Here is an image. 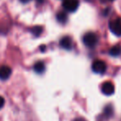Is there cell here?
<instances>
[{
  "label": "cell",
  "instance_id": "cell-1",
  "mask_svg": "<svg viewBox=\"0 0 121 121\" xmlns=\"http://www.w3.org/2000/svg\"><path fill=\"white\" fill-rule=\"evenodd\" d=\"M99 42V37L95 32H87L83 37V42L89 48H94Z\"/></svg>",
  "mask_w": 121,
  "mask_h": 121
},
{
  "label": "cell",
  "instance_id": "cell-2",
  "mask_svg": "<svg viewBox=\"0 0 121 121\" xmlns=\"http://www.w3.org/2000/svg\"><path fill=\"white\" fill-rule=\"evenodd\" d=\"M109 27L113 34L117 37L121 36V18H116L111 20L109 23Z\"/></svg>",
  "mask_w": 121,
  "mask_h": 121
},
{
  "label": "cell",
  "instance_id": "cell-3",
  "mask_svg": "<svg viewBox=\"0 0 121 121\" xmlns=\"http://www.w3.org/2000/svg\"><path fill=\"white\" fill-rule=\"evenodd\" d=\"M62 6L66 11L73 13L79 7V0H63Z\"/></svg>",
  "mask_w": 121,
  "mask_h": 121
},
{
  "label": "cell",
  "instance_id": "cell-4",
  "mask_svg": "<svg viewBox=\"0 0 121 121\" xmlns=\"http://www.w3.org/2000/svg\"><path fill=\"white\" fill-rule=\"evenodd\" d=\"M92 71L95 73L97 74H103L107 69V66H106L105 62L100 60H96L92 63Z\"/></svg>",
  "mask_w": 121,
  "mask_h": 121
},
{
  "label": "cell",
  "instance_id": "cell-5",
  "mask_svg": "<svg viewBox=\"0 0 121 121\" xmlns=\"http://www.w3.org/2000/svg\"><path fill=\"white\" fill-rule=\"evenodd\" d=\"M101 92L105 95H111L114 93V86L110 81H105L101 86Z\"/></svg>",
  "mask_w": 121,
  "mask_h": 121
},
{
  "label": "cell",
  "instance_id": "cell-6",
  "mask_svg": "<svg viewBox=\"0 0 121 121\" xmlns=\"http://www.w3.org/2000/svg\"><path fill=\"white\" fill-rule=\"evenodd\" d=\"M60 46L61 48L65 49V50H71L73 47V42L71 37H67V36L62 37L60 41Z\"/></svg>",
  "mask_w": 121,
  "mask_h": 121
},
{
  "label": "cell",
  "instance_id": "cell-7",
  "mask_svg": "<svg viewBox=\"0 0 121 121\" xmlns=\"http://www.w3.org/2000/svg\"><path fill=\"white\" fill-rule=\"evenodd\" d=\"M12 75V69L8 66H0V80L6 81Z\"/></svg>",
  "mask_w": 121,
  "mask_h": 121
},
{
  "label": "cell",
  "instance_id": "cell-8",
  "mask_svg": "<svg viewBox=\"0 0 121 121\" xmlns=\"http://www.w3.org/2000/svg\"><path fill=\"white\" fill-rule=\"evenodd\" d=\"M45 69H46L45 64H44V62L42 61V60L37 61L33 66V70L37 74H42L45 71Z\"/></svg>",
  "mask_w": 121,
  "mask_h": 121
},
{
  "label": "cell",
  "instance_id": "cell-9",
  "mask_svg": "<svg viewBox=\"0 0 121 121\" xmlns=\"http://www.w3.org/2000/svg\"><path fill=\"white\" fill-rule=\"evenodd\" d=\"M56 19L59 22L65 24L67 22V15H66V13H65L63 12H59L56 14Z\"/></svg>",
  "mask_w": 121,
  "mask_h": 121
},
{
  "label": "cell",
  "instance_id": "cell-10",
  "mask_svg": "<svg viewBox=\"0 0 121 121\" xmlns=\"http://www.w3.org/2000/svg\"><path fill=\"white\" fill-rule=\"evenodd\" d=\"M42 31H43V28L42 26H34L32 28H31V32L35 37H39L42 33Z\"/></svg>",
  "mask_w": 121,
  "mask_h": 121
},
{
  "label": "cell",
  "instance_id": "cell-11",
  "mask_svg": "<svg viewBox=\"0 0 121 121\" xmlns=\"http://www.w3.org/2000/svg\"><path fill=\"white\" fill-rule=\"evenodd\" d=\"M121 52V47L119 45L114 46L112 48L109 50V54L113 56H118Z\"/></svg>",
  "mask_w": 121,
  "mask_h": 121
},
{
  "label": "cell",
  "instance_id": "cell-12",
  "mask_svg": "<svg viewBox=\"0 0 121 121\" xmlns=\"http://www.w3.org/2000/svg\"><path fill=\"white\" fill-rule=\"evenodd\" d=\"M104 115H106L107 117H111L113 114V108L111 105H107L104 108Z\"/></svg>",
  "mask_w": 121,
  "mask_h": 121
},
{
  "label": "cell",
  "instance_id": "cell-13",
  "mask_svg": "<svg viewBox=\"0 0 121 121\" xmlns=\"http://www.w3.org/2000/svg\"><path fill=\"white\" fill-rule=\"evenodd\" d=\"M4 104H5V100H4V97L0 96V109H2V108L4 107Z\"/></svg>",
  "mask_w": 121,
  "mask_h": 121
},
{
  "label": "cell",
  "instance_id": "cell-14",
  "mask_svg": "<svg viewBox=\"0 0 121 121\" xmlns=\"http://www.w3.org/2000/svg\"><path fill=\"white\" fill-rule=\"evenodd\" d=\"M73 121H86V120L84 118H76V119H75Z\"/></svg>",
  "mask_w": 121,
  "mask_h": 121
},
{
  "label": "cell",
  "instance_id": "cell-15",
  "mask_svg": "<svg viewBox=\"0 0 121 121\" xmlns=\"http://www.w3.org/2000/svg\"><path fill=\"white\" fill-rule=\"evenodd\" d=\"M40 50L42 51V52H44L46 51V47H45L44 45H42V46L40 47Z\"/></svg>",
  "mask_w": 121,
  "mask_h": 121
},
{
  "label": "cell",
  "instance_id": "cell-16",
  "mask_svg": "<svg viewBox=\"0 0 121 121\" xmlns=\"http://www.w3.org/2000/svg\"><path fill=\"white\" fill-rule=\"evenodd\" d=\"M114 0H100V2L102 3H110V2H113Z\"/></svg>",
  "mask_w": 121,
  "mask_h": 121
},
{
  "label": "cell",
  "instance_id": "cell-17",
  "mask_svg": "<svg viewBox=\"0 0 121 121\" xmlns=\"http://www.w3.org/2000/svg\"><path fill=\"white\" fill-rule=\"evenodd\" d=\"M21 2L23 3V4H27V3H29L30 1H32V0H20Z\"/></svg>",
  "mask_w": 121,
  "mask_h": 121
},
{
  "label": "cell",
  "instance_id": "cell-18",
  "mask_svg": "<svg viewBox=\"0 0 121 121\" xmlns=\"http://www.w3.org/2000/svg\"><path fill=\"white\" fill-rule=\"evenodd\" d=\"M37 1L39 3V4H42V3H43L44 1H45V0H37Z\"/></svg>",
  "mask_w": 121,
  "mask_h": 121
}]
</instances>
